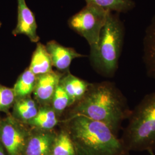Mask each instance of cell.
<instances>
[{
  "label": "cell",
  "instance_id": "obj_12",
  "mask_svg": "<svg viewBox=\"0 0 155 155\" xmlns=\"http://www.w3.org/2000/svg\"><path fill=\"white\" fill-rule=\"evenodd\" d=\"M52 67V60L46 46L38 43L28 68L37 76L51 71L53 70Z\"/></svg>",
  "mask_w": 155,
  "mask_h": 155
},
{
  "label": "cell",
  "instance_id": "obj_1",
  "mask_svg": "<svg viewBox=\"0 0 155 155\" xmlns=\"http://www.w3.org/2000/svg\"><path fill=\"white\" fill-rule=\"evenodd\" d=\"M75 115L87 117L103 122L117 136L123 122L132 110L127 99L114 83L103 82L90 84L89 90L74 109Z\"/></svg>",
  "mask_w": 155,
  "mask_h": 155
},
{
  "label": "cell",
  "instance_id": "obj_4",
  "mask_svg": "<svg viewBox=\"0 0 155 155\" xmlns=\"http://www.w3.org/2000/svg\"><path fill=\"white\" fill-rule=\"evenodd\" d=\"M121 140L128 152L155 150V92L146 95L132 110Z\"/></svg>",
  "mask_w": 155,
  "mask_h": 155
},
{
  "label": "cell",
  "instance_id": "obj_21",
  "mask_svg": "<svg viewBox=\"0 0 155 155\" xmlns=\"http://www.w3.org/2000/svg\"><path fill=\"white\" fill-rule=\"evenodd\" d=\"M0 155H5L4 153V150H2V148L1 146V145H0Z\"/></svg>",
  "mask_w": 155,
  "mask_h": 155
},
{
  "label": "cell",
  "instance_id": "obj_8",
  "mask_svg": "<svg viewBox=\"0 0 155 155\" xmlns=\"http://www.w3.org/2000/svg\"><path fill=\"white\" fill-rule=\"evenodd\" d=\"M63 75L59 72L51 71L36 76L33 94L35 98L42 104L51 102L56 89Z\"/></svg>",
  "mask_w": 155,
  "mask_h": 155
},
{
  "label": "cell",
  "instance_id": "obj_10",
  "mask_svg": "<svg viewBox=\"0 0 155 155\" xmlns=\"http://www.w3.org/2000/svg\"><path fill=\"white\" fill-rule=\"evenodd\" d=\"M143 59L148 75L155 79V15L145 31Z\"/></svg>",
  "mask_w": 155,
  "mask_h": 155
},
{
  "label": "cell",
  "instance_id": "obj_13",
  "mask_svg": "<svg viewBox=\"0 0 155 155\" xmlns=\"http://www.w3.org/2000/svg\"><path fill=\"white\" fill-rule=\"evenodd\" d=\"M54 141V136L48 133L35 135L26 144L24 150L25 155H47Z\"/></svg>",
  "mask_w": 155,
  "mask_h": 155
},
{
  "label": "cell",
  "instance_id": "obj_2",
  "mask_svg": "<svg viewBox=\"0 0 155 155\" xmlns=\"http://www.w3.org/2000/svg\"><path fill=\"white\" fill-rule=\"evenodd\" d=\"M73 143L80 155H128L121 139L103 122L75 114L71 127Z\"/></svg>",
  "mask_w": 155,
  "mask_h": 155
},
{
  "label": "cell",
  "instance_id": "obj_7",
  "mask_svg": "<svg viewBox=\"0 0 155 155\" xmlns=\"http://www.w3.org/2000/svg\"><path fill=\"white\" fill-rule=\"evenodd\" d=\"M0 140L9 155H22L25 147V136L13 123L7 121L1 126Z\"/></svg>",
  "mask_w": 155,
  "mask_h": 155
},
{
  "label": "cell",
  "instance_id": "obj_14",
  "mask_svg": "<svg viewBox=\"0 0 155 155\" xmlns=\"http://www.w3.org/2000/svg\"><path fill=\"white\" fill-rule=\"evenodd\" d=\"M36 82V75L27 68L19 76L15 83L13 91L17 98L28 97L33 92Z\"/></svg>",
  "mask_w": 155,
  "mask_h": 155
},
{
  "label": "cell",
  "instance_id": "obj_17",
  "mask_svg": "<svg viewBox=\"0 0 155 155\" xmlns=\"http://www.w3.org/2000/svg\"><path fill=\"white\" fill-rule=\"evenodd\" d=\"M29 122L38 127L50 129L55 126L58 121L54 110L44 107L39 109L36 116L29 120Z\"/></svg>",
  "mask_w": 155,
  "mask_h": 155
},
{
  "label": "cell",
  "instance_id": "obj_19",
  "mask_svg": "<svg viewBox=\"0 0 155 155\" xmlns=\"http://www.w3.org/2000/svg\"><path fill=\"white\" fill-rule=\"evenodd\" d=\"M52 109L54 111L61 112L64 110L67 107L72 104L71 101L68 94L61 84H59L55 90V91L51 100Z\"/></svg>",
  "mask_w": 155,
  "mask_h": 155
},
{
  "label": "cell",
  "instance_id": "obj_22",
  "mask_svg": "<svg viewBox=\"0 0 155 155\" xmlns=\"http://www.w3.org/2000/svg\"><path fill=\"white\" fill-rule=\"evenodd\" d=\"M151 153L152 155H153V152H151V153Z\"/></svg>",
  "mask_w": 155,
  "mask_h": 155
},
{
  "label": "cell",
  "instance_id": "obj_15",
  "mask_svg": "<svg viewBox=\"0 0 155 155\" xmlns=\"http://www.w3.org/2000/svg\"><path fill=\"white\" fill-rule=\"evenodd\" d=\"M86 4L99 6L105 10L118 13H127L135 7L133 0H85Z\"/></svg>",
  "mask_w": 155,
  "mask_h": 155
},
{
  "label": "cell",
  "instance_id": "obj_6",
  "mask_svg": "<svg viewBox=\"0 0 155 155\" xmlns=\"http://www.w3.org/2000/svg\"><path fill=\"white\" fill-rule=\"evenodd\" d=\"M17 1V23L13 33L15 35H24L33 43H38L40 38L37 33V23L35 16L29 8L25 0Z\"/></svg>",
  "mask_w": 155,
  "mask_h": 155
},
{
  "label": "cell",
  "instance_id": "obj_18",
  "mask_svg": "<svg viewBox=\"0 0 155 155\" xmlns=\"http://www.w3.org/2000/svg\"><path fill=\"white\" fill-rule=\"evenodd\" d=\"M53 155H75V150L73 142L65 133L61 134L55 140L52 147Z\"/></svg>",
  "mask_w": 155,
  "mask_h": 155
},
{
  "label": "cell",
  "instance_id": "obj_3",
  "mask_svg": "<svg viewBox=\"0 0 155 155\" xmlns=\"http://www.w3.org/2000/svg\"><path fill=\"white\" fill-rule=\"evenodd\" d=\"M119 13L109 12L98 44L90 49V60L94 69L106 77H113L118 68L125 29Z\"/></svg>",
  "mask_w": 155,
  "mask_h": 155
},
{
  "label": "cell",
  "instance_id": "obj_9",
  "mask_svg": "<svg viewBox=\"0 0 155 155\" xmlns=\"http://www.w3.org/2000/svg\"><path fill=\"white\" fill-rule=\"evenodd\" d=\"M45 46L50 54L52 66L59 71H66L74 59L86 56L74 48L61 45L54 40L48 42Z\"/></svg>",
  "mask_w": 155,
  "mask_h": 155
},
{
  "label": "cell",
  "instance_id": "obj_16",
  "mask_svg": "<svg viewBox=\"0 0 155 155\" xmlns=\"http://www.w3.org/2000/svg\"><path fill=\"white\" fill-rule=\"evenodd\" d=\"M14 109L20 118L29 121L36 116L39 110L35 101L29 97L17 98Z\"/></svg>",
  "mask_w": 155,
  "mask_h": 155
},
{
  "label": "cell",
  "instance_id": "obj_5",
  "mask_svg": "<svg viewBox=\"0 0 155 155\" xmlns=\"http://www.w3.org/2000/svg\"><path fill=\"white\" fill-rule=\"evenodd\" d=\"M109 12L95 5L86 4L82 10L70 18L68 24L85 39L90 49L93 48L98 44Z\"/></svg>",
  "mask_w": 155,
  "mask_h": 155
},
{
  "label": "cell",
  "instance_id": "obj_11",
  "mask_svg": "<svg viewBox=\"0 0 155 155\" xmlns=\"http://www.w3.org/2000/svg\"><path fill=\"white\" fill-rule=\"evenodd\" d=\"M60 84L68 94L72 104L78 102L83 98L91 84L87 81L73 75L70 72L62 76Z\"/></svg>",
  "mask_w": 155,
  "mask_h": 155
},
{
  "label": "cell",
  "instance_id": "obj_20",
  "mask_svg": "<svg viewBox=\"0 0 155 155\" xmlns=\"http://www.w3.org/2000/svg\"><path fill=\"white\" fill-rule=\"evenodd\" d=\"M15 98L13 89L0 85V111L8 110L15 102Z\"/></svg>",
  "mask_w": 155,
  "mask_h": 155
}]
</instances>
